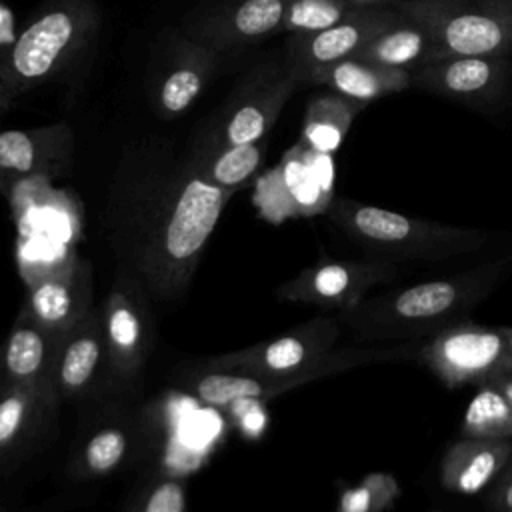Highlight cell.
<instances>
[{
    "instance_id": "obj_1",
    "label": "cell",
    "mask_w": 512,
    "mask_h": 512,
    "mask_svg": "<svg viewBox=\"0 0 512 512\" xmlns=\"http://www.w3.org/2000/svg\"><path fill=\"white\" fill-rule=\"evenodd\" d=\"M512 268V256H500L474 268L416 282L392 292L364 298L342 312L358 342L420 340L466 320Z\"/></svg>"
},
{
    "instance_id": "obj_2",
    "label": "cell",
    "mask_w": 512,
    "mask_h": 512,
    "mask_svg": "<svg viewBox=\"0 0 512 512\" xmlns=\"http://www.w3.org/2000/svg\"><path fill=\"white\" fill-rule=\"evenodd\" d=\"M330 218L370 258L398 262H440L480 250L488 232L406 216L350 198L332 200Z\"/></svg>"
},
{
    "instance_id": "obj_3",
    "label": "cell",
    "mask_w": 512,
    "mask_h": 512,
    "mask_svg": "<svg viewBox=\"0 0 512 512\" xmlns=\"http://www.w3.org/2000/svg\"><path fill=\"white\" fill-rule=\"evenodd\" d=\"M424 26L446 56H512V4L506 0H402L392 6Z\"/></svg>"
},
{
    "instance_id": "obj_4",
    "label": "cell",
    "mask_w": 512,
    "mask_h": 512,
    "mask_svg": "<svg viewBox=\"0 0 512 512\" xmlns=\"http://www.w3.org/2000/svg\"><path fill=\"white\" fill-rule=\"evenodd\" d=\"M416 358L450 390L490 384L512 368L506 326L478 324L468 318L422 342Z\"/></svg>"
},
{
    "instance_id": "obj_5",
    "label": "cell",
    "mask_w": 512,
    "mask_h": 512,
    "mask_svg": "<svg viewBox=\"0 0 512 512\" xmlns=\"http://www.w3.org/2000/svg\"><path fill=\"white\" fill-rule=\"evenodd\" d=\"M88 18L82 6H58L14 38L0 64L6 94H16L52 76L84 38Z\"/></svg>"
},
{
    "instance_id": "obj_6",
    "label": "cell",
    "mask_w": 512,
    "mask_h": 512,
    "mask_svg": "<svg viewBox=\"0 0 512 512\" xmlns=\"http://www.w3.org/2000/svg\"><path fill=\"white\" fill-rule=\"evenodd\" d=\"M510 82L512 60L508 56H446L412 72L416 88L474 108L496 106Z\"/></svg>"
},
{
    "instance_id": "obj_7",
    "label": "cell",
    "mask_w": 512,
    "mask_h": 512,
    "mask_svg": "<svg viewBox=\"0 0 512 512\" xmlns=\"http://www.w3.org/2000/svg\"><path fill=\"white\" fill-rule=\"evenodd\" d=\"M398 274L396 264L380 258L324 260L302 270L282 288V294L290 300L346 312L356 308L374 286L386 284Z\"/></svg>"
},
{
    "instance_id": "obj_8",
    "label": "cell",
    "mask_w": 512,
    "mask_h": 512,
    "mask_svg": "<svg viewBox=\"0 0 512 512\" xmlns=\"http://www.w3.org/2000/svg\"><path fill=\"white\" fill-rule=\"evenodd\" d=\"M400 18L402 14L392 6L350 8L340 22L324 30L296 34L292 42V74L298 80H308L312 72L356 56V52L362 50L374 36L396 24Z\"/></svg>"
},
{
    "instance_id": "obj_9",
    "label": "cell",
    "mask_w": 512,
    "mask_h": 512,
    "mask_svg": "<svg viewBox=\"0 0 512 512\" xmlns=\"http://www.w3.org/2000/svg\"><path fill=\"white\" fill-rule=\"evenodd\" d=\"M230 192L206 178H192L184 184L162 234V252L168 264L184 268L194 262L216 228Z\"/></svg>"
},
{
    "instance_id": "obj_10",
    "label": "cell",
    "mask_w": 512,
    "mask_h": 512,
    "mask_svg": "<svg viewBox=\"0 0 512 512\" xmlns=\"http://www.w3.org/2000/svg\"><path fill=\"white\" fill-rule=\"evenodd\" d=\"M512 458V440L460 436L440 460V484L450 494L474 496L492 486Z\"/></svg>"
},
{
    "instance_id": "obj_11",
    "label": "cell",
    "mask_w": 512,
    "mask_h": 512,
    "mask_svg": "<svg viewBox=\"0 0 512 512\" xmlns=\"http://www.w3.org/2000/svg\"><path fill=\"white\" fill-rule=\"evenodd\" d=\"M308 80L324 84L332 92L366 106L382 96L406 90L412 84V72L378 66L350 56L312 72Z\"/></svg>"
},
{
    "instance_id": "obj_12",
    "label": "cell",
    "mask_w": 512,
    "mask_h": 512,
    "mask_svg": "<svg viewBox=\"0 0 512 512\" xmlns=\"http://www.w3.org/2000/svg\"><path fill=\"white\" fill-rule=\"evenodd\" d=\"M356 58L386 68L416 72L424 64L438 60V46L424 26L402 16L358 50Z\"/></svg>"
},
{
    "instance_id": "obj_13",
    "label": "cell",
    "mask_w": 512,
    "mask_h": 512,
    "mask_svg": "<svg viewBox=\"0 0 512 512\" xmlns=\"http://www.w3.org/2000/svg\"><path fill=\"white\" fill-rule=\"evenodd\" d=\"M362 108L364 104L336 92L318 94L306 108L300 144L322 154H334Z\"/></svg>"
},
{
    "instance_id": "obj_14",
    "label": "cell",
    "mask_w": 512,
    "mask_h": 512,
    "mask_svg": "<svg viewBox=\"0 0 512 512\" xmlns=\"http://www.w3.org/2000/svg\"><path fill=\"white\" fill-rule=\"evenodd\" d=\"M460 436L512 440V404L494 386H478L464 410Z\"/></svg>"
},
{
    "instance_id": "obj_15",
    "label": "cell",
    "mask_w": 512,
    "mask_h": 512,
    "mask_svg": "<svg viewBox=\"0 0 512 512\" xmlns=\"http://www.w3.org/2000/svg\"><path fill=\"white\" fill-rule=\"evenodd\" d=\"M294 82H298V78L290 74L288 78L280 80L272 90H268L260 100L240 106L226 126L228 146L258 142L280 114L286 98L294 88Z\"/></svg>"
},
{
    "instance_id": "obj_16",
    "label": "cell",
    "mask_w": 512,
    "mask_h": 512,
    "mask_svg": "<svg viewBox=\"0 0 512 512\" xmlns=\"http://www.w3.org/2000/svg\"><path fill=\"white\" fill-rule=\"evenodd\" d=\"M60 130L46 128L36 132H0V170L32 174L56 158V136Z\"/></svg>"
},
{
    "instance_id": "obj_17",
    "label": "cell",
    "mask_w": 512,
    "mask_h": 512,
    "mask_svg": "<svg viewBox=\"0 0 512 512\" xmlns=\"http://www.w3.org/2000/svg\"><path fill=\"white\" fill-rule=\"evenodd\" d=\"M278 182L292 208V214H300V216L318 214L328 210L332 202L328 196H324L318 182L314 180L308 168L302 144L294 146L284 156V162L278 168Z\"/></svg>"
},
{
    "instance_id": "obj_18",
    "label": "cell",
    "mask_w": 512,
    "mask_h": 512,
    "mask_svg": "<svg viewBox=\"0 0 512 512\" xmlns=\"http://www.w3.org/2000/svg\"><path fill=\"white\" fill-rule=\"evenodd\" d=\"M288 388L278 378H268L266 382L244 376V374H230V372H216L206 374L196 384V394L202 402L210 406H232L238 402L262 400L270 392H278Z\"/></svg>"
},
{
    "instance_id": "obj_19",
    "label": "cell",
    "mask_w": 512,
    "mask_h": 512,
    "mask_svg": "<svg viewBox=\"0 0 512 512\" xmlns=\"http://www.w3.org/2000/svg\"><path fill=\"white\" fill-rule=\"evenodd\" d=\"M34 318L46 330H64L74 316V294L70 282L60 276L40 278L30 292Z\"/></svg>"
},
{
    "instance_id": "obj_20",
    "label": "cell",
    "mask_w": 512,
    "mask_h": 512,
    "mask_svg": "<svg viewBox=\"0 0 512 512\" xmlns=\"http://www.w3.org/2000/svg\"><path fill=\"white\" fill-rule=\"evenodd\" d=\"M400 494L402 488L394 474L370 472L340 494L338 512H388Z\"/></svg>"
},
{
    "instance_id": "obj_21",
    "label": "cell",
    "mask_w": 512,
    "mask_h": 512,
    "mask_svg": "<svg viewBox=\"0 0 512 512\" xmlns=\"http://www.w3.org/2000/svg\"><path fill=\"white\" fill-rule=\"evenodd\" d=\"M46 336L34 326H18L6 344L4 364L18 382L32 380L46 362Z\"/></svg>"
},
{
    "instance_id": "obj_22",
    "label": "cell",
    "mask_w": 512,
    "mask_h": 512,
    "mask_svg": "<svg viewBox=\"0 0 512 512\" xmlns=\"http://www.w3.org/2000/svg\"><path fill=\"white\" fill-rule=\"evenodd\" d=\"M290 0H242L228 20V34L248 40L280 30Z\"/></svg>"
},
{
    "instance_id": "obj_23",
    "label": "cell",
    "mask_w": 512,
    "mask_h": 512,
    "mask_svg": "<svg viewBox=\"0 0 512 512\" xmlns=\"http://www.w3.org/2000/svg\"><path fill=\"white\" fill-rule=\"evenodd\" d=\"M346 0H290L280 30L310 34L340 22L348 14Z\"/></svg>"
},
{
    "instance_id": "obj_24",
    "label": "cell",
    "mask_w": 512,
    "mask_h": 512,
    "mask_svg": "<svg viewBox=\"0 0 512 512\" xmlns=\"http://www.w3.org/2000/svg\"><path fill=\"white\" fill-rule=\"evenodd\" d=\"M206 64L208 60L184 62L164 78L160 88V104L164 112L178 114L194 102L206 80Z\"/></svg>"
},
{
    "instance_id": "obj_25",
    "label": "cell",
    "mask_w": 512,
    "mask_h": 512,
    "mask_svg": "<svg viewBox=\"0 0 512 512\" xmlns=\"http://www.w3.org/2000/svg\"><path fill=\"white\" fill-rule=\"evenodd\" d=\"M100 362V342L90 334L74 338L60 358V382L66 390L84 388Z\"/></svg>"
},
{
    "instance_id": "obj_26",
    "label": "cell",
    "mask_w": 512,
    "mask_h": 512,
    "mask_svg": "<svg viewBox=\"0 0 512 512\" xmlns=\"http://www.w3.org/2000/svg\"><path fill=\"white\" fill-rule=\"evenodd\" d=\"M260 160L262 148L258 146V142L228 146L214 160L210 168V180L232 190L254 174V170L260 166Z\"/></svg>"
},
{
    "instance_id": "obj_27",
    "label": "cell",
    "mask_w": 512,
    "mask_h": 512,
    "mask_svg": "<svg viewBox=\"0 0 512 512\" xmlns=\"http://www.w3.org/2000/svg\"><path fill=\"white\" fill-rule=\"evenodd\" d=\"M108 338L122 358H130L140 344V320L120 296H114L110 302Z\"/></svg>"
},
{
    "instance_id": "obj_28",
    "label": "cell",
    "mask_w": 512,
    "mask_h": 512,
    "mask_svg": "<svg viewBox=\"0 0 512 512\" xmlns=\"http://www.w3.org/2000/svg\"><path fill=\"white\" fill-rule=\"evenodd\" d=\"M126 452V436L116 428H106L94 434L86 446L84 458L92 472H108L112 470Z\"/></svg>"
},
{
    "instance_id": "obj_29",
    "label": "cell",
    "mask_w": 512,
    "mask_h": 512,
    "mask_svg": "<svg viewBox=\"0 0 512 512\" xmlns=\"http://www.w3.org/2000/svg\"><path fill=\"white\" fill-rule=\"evenodd\" d=\"M32 384L22 382L14 392L0 400V448L10 444L22 430V424L32 406Z\"/></svg>"
},
{
    "instance_id": "obj_30",
    "label": "cell",
    "mask_w": 512,
    "mask_h": 512,
    "mask_svg": "<svg viewBox=\"0 0 512 512\" xmlns=\"http://www.w3.org/2000/svg\"><path fill=\"white\" fill-rule=\"evenodd\" d=\"M186 494L180 482L166 480L158 484L146 500L144 512H184Z\"/></svg>"
},
{
    "instance_id": "obj_31",
    "label": "cell",
    "mask_w": 512,
    "mask_h": 512,
    "mask_svg": "<svg viewBox=\"0 0 512 512\" xmlns=\"http://www.w3.org/2000/svg\"><path fill=\"white\" fill-rule=\"evenodd\" d=\"M304 146V144H302ZM304 156L308 162V168L314 176V180L318 182L320 190L324 192V196L332 198V190H334V164H332V154H322L316 150H310L304 146Z\"/></svg>"
},
{
    "instance_id": "obj_32",
    "label": "cell",
    "mask_w": 512,
    "mask_h": 512,
    "mask_svg": "<svg viewBox=\"0 0 512 512\" xmlns=\"http://www.w3.org/2000/svg\"><path fill=\"white\" fill-rule=\"evenodd\" d=\"M486 504L492 512H512V458L492 482L486 494Z\"/></svg>"
},
{
    "instance_id": "obj_33",
    "label": "cell",
    "mask_w": 512,
    "mask_h": 512,
    "mask_svg": "<svg viewBox=\"0 0 512 512\" xmlns=\"http://www.w3.org/2000/svg\"><path fill=\"white\" fill-rule=\"evenodd\" d=\"M490 386H494V388L512 404V368H510L508 372L500 374L498 378H494V380L490 382Z\"/></svg>"
},
{
    "instance_id": "obj_34",
    "label": "cell",
    "mask_w": 512,
    "mask_h": 512,
    "mask_svg": "<svg viewBox=\"0 0 512 512\" xmlns=\"http://www.w3.org/2000/svg\"><path fill=\"white\" fill-rule=\"evenodd\" d=\"M12 16H10V12L8 10H4L2 6H0V44H6V42H14L12 40Z\"/></svg>"
},
{
    "instance_id": "obj_35",
    "label": "cell",
    "mask_w": 512,
    "mask_h": 512,
    "mask_svg": "<svg viewBox=\"0 0 512 512\" xmlns=\"http://www.w3.org/2000/svg\"><path fill=\"white\" fill-rule=\"evenodd\" d=\"M402 0H346L350 8H372V6H394Z\"/></svg>"
},
{
    "instance_id": "obj_36",
    "label": "cell",
    "mask_w": 512,
    "mask_h": 512,
    "mask_svg": "<svg viewBox=\"0 0 512 512\" xmlns=\"http://www.w3.org/2000/svg\"><path fill=\"white\" fill-rule=\"evenodd\" d=\"M506 336H508V350H510V358H512V326H506Z\"/></svg>"
},
{
    "instance_id": "obj_37",
    "label": "cell",
    "mask_w": 512,
    "mask_h": 512,
    "mask_svg": "<svg viewBox=\"0 0 512 512\" xmlns=\"http://www.w3.org/2000/svg\"><path fill=\"white\" fill-rule=\"evenodd\" d=\"M2 96H8V94H6V86H4V80H2V76H0V98H2Z\"/></svg>"
},
{
    "instance_id": "obj_38",
    "label": "cell",
    "mask_w": 512,
    "mask_h": 512,
    "mask_svg": "<svg viewBox=\"0 0 512 512\" xmlns=\"http://www.w3.org/2000/svg\"><path fill=\"white\" fill-rule=\"evenodd\" d=\"M506 2H510V4H512V0H506Z\"/></svg>"
},
{
    "instance_id": "obj_39",
    "label": "cell",
    "mask_w": 512,
    "mask_h": 512,
    "mask_svg": "<svg viewBox=\"0 0 512 512\" xmlns=\"http://www.w3.org/2000/svg\"><path fill=\"white\" fill-rule=\"evenodd\" d=\"M434 512H440V510H434Z\"/></svg>"
}]
</instances>
